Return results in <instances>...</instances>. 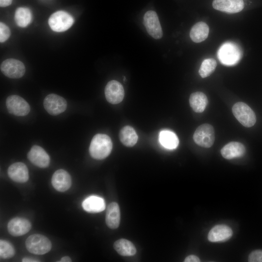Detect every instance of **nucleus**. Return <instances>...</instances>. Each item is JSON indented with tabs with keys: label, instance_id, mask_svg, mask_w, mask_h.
<instances>
[{
	"label": "nucleus",
	"instance_id": "7c9ffc66",
	"mask_svg": "<svg viewBox=\"0 0 262 262\" xmlns=\"http://www.w3.org/2000/svg\"><path fill=\"white\" fill-rule=\"evenodd\" d=\"M185 262H199L200 260L199 258L195 255H190L187 256L184 260Z\"/></svg>",
	"mask_w": 262,
	"mask_h": 262
},
{
	"label": "nucleus",
	"instance_id": "aec40b11",
	"mask_svg": "<svg viewBox=\"0 0 262 262\" xmlns=\"http://www.w3.org/2000/svg\"><path fill=\"white\" fill-rule=\"evenodd\" d=\"M82 206L85 211L91 213L101 212L105 210L106 207L104 199L96 196H91L85 198Z\"/></svg>",
	"mask_w": 262,
	"mask_h": 262
},
{
	"label": "nucleus",
	"instance_id": "2f4dec72",
	"mask_svg": "<svg viewBox=\"0 0 262 262\" xmlns=\"http://www.w3.org/2000/svg\"><path fill=\"white\" fill-rule=\"evenodd\" d=\"M13 0H0V6L1 7H4L10 5Z\"/></svg>",
	"mask_w": 262,
	"mask_h": 262
},
{
	"label": "nucleus",
	"instance_id": "6e6552de",
	"mask_svg": "<svg viewBox=\"0 0 262 262\" xmlns=\"http://www.w3.org/2000/svg\"><path fill=\"white\" fill-rule=\"evenodd\" d=\"M143 23L148 34L159 39L163 36L162 29L157 13L152 10L147 11L143 18Z\"/></svg>",
	"mask_w": 262,
	"mask_h": 262
},
{
	"label": "nucleus",
	"instance_id": "c85d7f7f",
	"mask_svg": "<svg viewBox=\"0 0 262 262\" xmlns=\"http://www.w3.org/2000/svg\"><path fill=\"white\" fill-rule=\"evenodd\" d=\"M10 30L9 27L3 22L0 23V42L6 41L10 36Z\"/></svg>",
	"mask_w": 262,
	"mask_h": 262
},
{
	"label": "nucleus",
	"instance_id": "bb28decb",
	"mask_svg": "<svg viewBox=\"0 0 262 262\" xmlns=\"http://www.w3.org/2000/svg\"><path fill=\"white\" fill-rule=\"evenodd\" d=\"M217 63L215 59L208 58L205 59L202 63L199 70V74L203 78L209 76L215 70Z\"/></svg>",
	"mask_w": 262,
	"mask_h": 262
},
{
	"label": "nucleus",
	"instance_id": "473e14b6",
	"mask_svg": "<svg viewBox=\"0 0 262 262\" xmlns=\"http://www.w3.org/2000/svg\"><path fill=\"white\" fill-rule=\"evenodd\" d=\"M22 261L23 262H39V261H38L37 260L34 259L33 258H24L22 259Z\"/></svg>",
	"mask_w": 262,
	"mask_h": 262
},
{
	"label": "nucleus",
	"instance_id": "c756f323",
	"mask_svg": "<svg viewBox=\"0 0 262 262\" xmlns=\"http://www.w3.org/2000/svg\"><path fill=\"white\" fill-rule=\"evenodd\" d=\"M248 261L249 262H262V250H255L249 255Z\"/></svg>",
	"mask_w": 262,
	"mask_h": 262
},
{
	"label": "nucleus",
	"instance_id": "423d86ee",
	"mask_svg": "<svg viewBox=\"0 0 262 262\" xmlns=\"http://www.w3.org/2000/svg\"><path fill=\"white\" fill-rule=\"evenodd\" d=\"M193 139L198 146L209 148L214 142L215 134L213 127L209 124H203L198 126L193 135Z\"/></svg>",
	"mask_w": 262,
	"mask_h": 262
},
{
	"label": "nucleus",
	"instance_id": "2eb2a0df",
	"mask_svg": "<svg viewBox=\"0 0 262 262\" xmlns=\"http://www.w3.org/2000/svg\"><path fill=\"white\" fill-rule=\"evenodd\" d=\"M51 183L58 191L65 192L71 185V178L68 173L64 169L56 170L52 175Z\"/></svg>",
	"mask_w": 262,
	"mask_h": 262
},
{
	"label": "nucleus",
	"instance_id": "1a4fd4ad",
	"mask_svg": "<svg viewBox=\"0 0 262 262\" xmlns=\"http://www.w3.org/2000/svg\"><path fill=\"white\" fill-rule=\"evenodd\" d=\"M0 70L6 76L13 79L22 77L25 72V67L22 62L15 59H8L2 62Z\"/></svg>",
	"mask_w": 262,
	"mask_h": 262
},
{
	"label": "nucleus",
	"instance_id": "6ab92c4d",
	"mask_svg": "<svg viewBox=\"0 0 262 262\" xmlns=\"http://www.w3.org/2000/svg\"><path fill=\"white\" fill-rule=\"evenodd\" d=\"M120 220V213L118 204L112 202L107 207L105 221L107 226L112 229L117 228Z\"/></svg>",
	"mask_w": 262,
	"mask_h": 262
},
{
	"label": "nucleus",
	"instance_id": "72a5a7b5",
	"mask_svg": "<svg viewBox=\"0 0 262 262\" xmlns=\"http://www.w3.org/2000/svg\"><path fill=\"white\" fill-rule=\"evenodd\" d=\"M59 262H71V259L68 256H64L62 257Z\"/></svg>",
	"mask_w": 262,
	"mask_h": 262
},
{
	"label": "nucleus",
	"instance_id": "4be33fe9",
	"mask_svg": "<svg viewBox=\"0 0 262 262\" xmlns=\"http://www.w3.org/2000/svg\"><path fill=\"white\" fill-rule=\"evenodd\" d=\"M208 100L203 93L196 92L191 94L189 103L193 110L196 113H202L206 108Z\"/></svg>",
	"mask_w": 262,
	"mask_h": 262
},
{
	"label": "nucleus",
	"instance_id": "4468645a",
	"mask_svg": "<svg viewBox=\"0 0 262 262\" xmlns=\"http://www.w3.org/2000/svg\"><path fill=\"white\" fill-rule=\"evenodd\" d=\"M31 227V224L28 220L16 217L9 222L7 228L10 234L14 236H19L29 232Z\"/></svg>",
	"mask_w": 262,
	"mask_h": 262
},
{
	"label": "nucleus",
	"instance_id": "b1692460",
	"mask_svg": "<svg viewBox=\"0 0 262 262\" xmlns=\"http://www.w3.org/2000/svg\"><path fill=\"white\" fill-rule=\"evenodd\" d=\"M114 247L116 252L123 256H131L136 254V249L134 245L125 239H120L114 243Z\"/></svg>",
	"mask_w": 262,
	"mask_h": 262
},
{
	"label": "nucleus",
	"instance_id": "39448f33",
	"mask_svg": "<svg viewBox=\"0 0 262 262\" xmlns=\"http://www.w3.org/2000/svg\"><path fill=\"white\" fill-rule=\"evenodd\" d=\"M74 23L73 17L64 11H58L49 16L48 23L51 29L56 32H63L69 29Z\"/></svg>",
	"mask_w": 262,
	"mask_h": 262
},
{
	"label": "nucleus",
	"instance_id": "0eeeda50",
	"mask_svg": "<svg viewBox=\"0 0 262 262\" xmlns=\"http://www.w3.org/2000/svg\"><path fill=\"white\" fill-rule=\"evenodd\" d=\"M9 112L16 116H24L29 114L30 107L28 103L17 95L9 96L6 101Z\"/></svg>",
	"mask_w": 262,
	"mask_h": 262
},
{
	"label": "nucleus",
	"instance_id": "20e7f679",
	"mask_svg": "<svg viewBox=\"0 0 262 262\" xmlns=\"http://www.w3.org/2000/svg\"><path fill=\"white\" fill-rule=\"evenodd\" d=\"M232 113L238 121L246 127H251L256 123L255 113L246 103H236L232 107Z\"/></svg>",
	"mask_w": 262,
	"mask_h": 262
},
{
	"label": "nucleus",
	"instance_id": "5701e85b",
	"mask_svg": "<svg viewBox=\"0 0 262 262\" xmlns=\"http://www.w3.org/2000/svg\"><path fill=\"white\" fill-rule=\"evenodd\" d=\"M119 136L121 143L127 147L133 146L138 140V136L135 131L130 126L123 127L119 132Z\"/></svg>",
	"mask_w": 262,
	"mask_h": 262
},
{
	"label": "nucleus",
	"instance_id": "f03ea898",
	"mask_svg": "<svg viewBox=\"0 0 262 262\" xmlns=\"http://www.w3.org/2000/svg\"><path fill=\"white\" fill-rule=\"evenodd\" d=\"M26 247L31 253L36 255H43L51 248V243L46 236L34 234L30 235L26 240Z\"/></svg>",
	"mask_w": 262,
	"mask_h": 262
},
{
	"label": "nucleus",
	"instance_id": "cd10ccee",
	"mask_svg": "<svg viewBox=\"0 0 262 262\" xmlns=\"http://www.w3.org/2000/svg\"><path fill=\"white\" fill-rule=\"evenodd\" d=\"M15 251L13 245L9 242L0 241V256L2 259H9L14 256Z\"/></svg>",
	"mask_w": 262,
	"mask_h": 262
},
{
	"label": "nucleus",
	"instance_id": "f257e3e1",
	"mask_svg": "<svg viewBox=\"0 0 262 262\" xmlns=\"http://www.w3.org/2000/svg\"><path fill=\"white\" fill-rule=\"evenodd\" d=\"M112 146V142L109 136L104 134H97L91 140L89 153L93 158L102 160L109 156Z\"/></svg>",
	"mask_w": 262,
	"mask_h": 262
},
{
	"label": "nucleus",
	"instance_id": "412c9836",
	"mask_svg": "<svg viewBox=\"0 0 262 262\" xmlns=\"http://www.w3.org/2000/svg\"><path fill=\"white\" fill-rule=\"evenodd\" d=\"M209 28L206 23L200 21L195 24L191 28L190 36L193 41L200 43L204 41L208 37Z\"/></svg>",
	"mask_w": 262,
	"mask_h": 262
},
{
	"label": "nucleus",
	"instance_id": "9d476101",
	"mask_svg": "<svg viewBox=\"0 0 262 262\" xmlns=\"http://www.w3.org/2000/svg\"><path fill=\"white\" fill-rule=\"evenodd\" d=\"M44 107L50 115H55L64 112L67 102L63 97L54 94L48 95L44 100Z\"/></svg>",
	"mask_w": 262,
	"mask_h": 262
},
{
	"label": "nucleus",
	"instance_id": "a878e982",
	"mask_svg": "<svg viewBox=\"0 0 262 262\" xmlns=\"http://www.w3.org/2000/svg\"><path fill=\"white\" fill-rule=\"evenodd\" d=\"M15 20L16 24L20 27H26L31 22L32 13L29 9L20 7L16 9L15 13Z\"/></svg>",
	"mask_w": 262,
	"mask_h": 262
},
{
	"label": "nucleus",
	"instance_id": "f8f14e48",
	"mask_svg": "<svg viewBox=\"0 0 262 262\" xmlns=\"http://www.w3.org/2000/svg\"><path fill=\"white\" fill-rule=\"evenodd\" d=\"M29 161L40 168H46L49 164L50 158L48 154L41 147L33 146L28 153Z\"/></svg>",
	"mask_w": 262,
	"mask_h": 262
},
{
	"label": "nucleus",
	"instance_id": "9b49d317",
	"mask_svg": "<svg viewBox=\"0 0 262 262\" xmlns=\"http://www.w3.org/2000/svg\"><path fill=\"white\" fill-rule=\"evenodd\" d=\"M104 91L107 100L112 104L121 102L124 97V90L122 85L115 80H112L107 83Z\"/></svg>",
	"mask_w": 262,
	"mask_h": 262
},
{
	"label": "nucleus",
	"instance_id": "393cba45",
	"mask_svg": "<svg viewBox=\"0 0 262 262\" xmlns=\"http://www.w3.org/2000/svg\"><path fill=\"white\" fill-rule=\"evenodd\" d=\"M161 144L168 149H174L179 145V141L176 134L169 130L162 131L159 134Z\"/></svg>",
	"mask_w": 262,
	"mask_h": 262
},
{
	"label": "nucleus",
	"instance_id": "dca6fc26",
	"mask_svg": "<svg viewBox=\"0 0 262 262\" xmlns=\"http://www.w3.org/2000/svg\"><path fill=\"white\" fill-rule=\"evenodd\" d=\"M8 174L13 180L17 182L24 183L29 179L28 168L21 162L12 164L8 168Z\"/></svg>",
	"mask_w": 262,
	"mask_h": 262
},
{
	"label": "nucleus",
	"instance_id": "a211bd4d",
	"mask_svg": "<svg viewBox=\"0 0 262 262\" xmlns=\"http://www.w3.org/2000/svg\"><path fill=\"white\" fill-rule=\"evenodd\" d=\"M246 152L245 146L238 142H231L226 144L221 150L222 156L230 160L243 156Z\"/></svg>",
	"mask_w": 262,
	"mask_h": 262
},
{
	"label": "nucleus",
	"instance_id": "f3484780",
	"mask_svg": "<svg viewBox=\"0 0 262 262\" xmlns=\"http://www.w3.org/2000/svg\"><path fill=\"white\" fill-rule=\"evenodd\" d=\"M232 235L230 228L225 225H218L209 231L208 239L212 242L225 241L229 239Z\"/></svg>",
	"mask_w": 262,
	"mask_h": 262
},
{
	"label": "nucleus",
	"instance_id": "ddd939ff",
	"mask_svg": "<svg viewBox=\"0 0 262 262\" xmlns=\"http://www.w3.org/2000/svg\"><path fill=\"white\" fill-rule=\"evenodd\" d=\"M214 9L227 13H236L241 11L244 7L243 0H213Z\"/></svg>",
	"mask_w": 262,
	"mask_h": 262
},
{
	"label": "nucleus",
	"instance_id": "7ed1b4c3",
	"mask_svg": "<svg viewBox=\"0 0 262 262\" xmlns=\"http://www.w3.org/2000/svg\"><path fill=\"white\" fill-rule=\"evenodd\" d=\"M217 55L222 64L227 66H232L236 64L240 60L242 52L236 44L227 42L220 48Z\"/></svg>",
	"mask_w": 262,
	"mask_h": 262
}]
</instances>
